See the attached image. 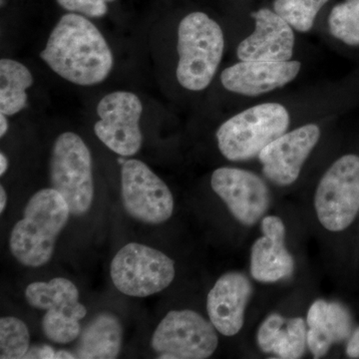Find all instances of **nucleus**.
Instances as JSON below:
<instances>
[{"instance_id":"obj_33","label":"nucleus","mask_w":359,"mask_h":359,"mask_svg":"<svg viewBox=\"0 0 359 359\" xmlns=\"http://www.w3.org/2000/svg\"><path fill=\"white\" fill-rule=\"evenodd\" d=\"M104 1H106V2H112V1H114V0H104Z\"/></svg>"},{"instance_id":"obj_26","label":"nucleus","mask_w":359,"mask_h":359,"mask_svg":"<svg viewBox=\"0 0 359 359\" xmlns=\"http://www.w3.org/2000/svg\"><path fill=\"white\" fill-rule=\"evenodd\" d=\"M285 320L280 314L273 313L262 323L257 332V344L264 353H271L275 344L276 332L285 325Z\"/></svg>"},{"instance_id":"obj_14","label":"nucleus","mask_w":359,"mask_h":359,"mask_svg":"<svg viewBox=\"0 0 359 359\" xmlns=\"http://www.w3.org/2000/svg\"><path fill=\"white\" fill-rule=\"evenodd\" d=\"M302 63L287 61H242L222 72L224 89L238 95L256 97L282 88L294 81Z\"/></svg>"},{"instance_id":"obj_22","label":"nucleus","mask_w":359,"mask_h":359,"mask_svg":"<svg viewBox=\"0 0 359 359\" xmlns=\"http://www.w3.org/2000/svg\"><path fill=\"white\" fill-rule=\"evenodd\" d=\"M328 0H275L273 11L297 32H309Z\"/></svg>"},{"instance_id":"obj_5","label":"nucleus","mask_w":359,"mask_h":359,"mask_svg":"<svg viewBox=\"0 0 359 359\" xmlns=\"http://www.w3.org/2000/svg\"><path fill=\"white\" fill-rule=\"evenodd\" d=\"M52 188L65 198L74 216L86 214L94 199L93 171L89 148L73 132L59 135L52 148Z\"/></svg>"},{"instance_id":"obj_6","label":"nucleus","mask_w":359,"mask_h":359,"mask_svg":"<svg viewBox=\"0 0 359 359\" xmlns=\"http://www.w3.org/2000/svg\"><path fill=\"white\" fill-rule=\"evenodd\" d=\"M175 264L164 252L148 245L130 243L111 263L112 282L122 294L147 297L167 289L175 278Z\"/></svg>"},{"instance_id":"obj_15","label":"nucleus","mask_w":359,"mask_h":359,"mask_svg":"<svg viewBox=\"0 0 359 359\" xmlns=\"http://www.w3.org/2000/svg\"><path fill=\"white\" fill-rule=\"evenodd\" d=\"M255 30L238 44L237 55L242 61L292 60L294 32L275 11L262 8L252 13Z\"/></svg>"},{"instance_id":"obj_25","label":"nucleus","mask_w":359,"mask_h":359,"mask_svg":"<svg viewBox=\"0 0 359 359\" xmlns=\"http://www.w3.org/2000/svg\"><path fill=\"white\" fill-rule=\"evenodd\" d=\"M57 2L69 13L88 18H100L108 13L107 2L104 0H57Z\"/></svg>"},{"instance_id":"obj_10","label":"nucleus","mask_w":359,"mask_h":359,"mask_svg":"<svg viewBox=\"0 0 359 359\" xmlns=\"http://www.w3.org/2000/svg\"><path fill=\"white\" fill-rule=\"evenodd\" d=\"M123 205L135 219L151 224L165 223L174 211V199L165 182L142 161L122 164Z\"/></svg>"},{"instance_id":"obj_31","label":"nucleus","mask_w":359,"mask_h":359,"mask_svg":"<svg viewBox=\"0 0 359 359\" xmlns=\"http://www.w3.org/2000/svg\"><path fill=\"white\" fill-rule=\"evenodd\" d=\"M7 203V195L4 186H0V212H4L6 210Z\"/></svg>"},{"instance_id":"obj_13","label":"nucleus","mask_w":359,"mask_h":359,"mask_svg":"<svg viewBox=\"0 0 359 359\" xmlns=\"http://www.w3.org/2000/svg\"><path fill=\"white\" fill-rule=\"evenodd\" d=\"M320 138V127L313 123L276 138L257 156L263 165L264 177L280 187L294 184Z\"/></svg>"},{"instance_id":"obj_18","label":"nucleus","mask_w":359,"mask_h":359,"mask_svg":"<svg viewBox=\"0 0 359 359\" xmlns=\"http://www.w3.org/2000/svg\"><path fill=\"white\" fill-rule=\"evenodd\" d=\"M306 325L309 351L314 358H320L328 353L332 344L351 337L353 320L342 304L318 299L309 309Z\"/></svg>"},{"instance_id":"obj_1","label":"nucleus","mask_w":359,"mask_h":359,"mask_svg":"<svg viewBox=\"0 0 359 359\" xmlns=\"http://www.w3.org/2000/svg\"><path fill=\"white\" fill-rule=\"evenodd\" d=\"M40 57L66 81L94 86L107 79L114 57L93 23L78 13H67L52 30Z\"/></svg>"},{"instance_id":"obj_12","label":"nucleus","mask_w":359,"mask_h":359,"mask_svg":"<svg viewBox=\"0 0 359 359\" xmlns=\"http://www.w3.org/2000/svg\"><path fill=\"white\" fill-rule=\"evenodd\" d=\"M214 192L233 216L245 226H254L269 207V190L263 179L248 170L222 167L212 175Z\"/></svg>"},{"instance_id":"obj_32","label":"nucleus","mask_w":359,"mask_h":359,"mask_svg":"<svg viewBox=\"0 0 359 359\" xmlns=\"http://www.w3.org/2000/svg\"><path fill=\"white\" fill-rule=\"evenodd\" d=\"M55 358H77L76 354H73L69 353V351H56Z\"/></svg>"},{"instance_id":"obj_3","label":"nucleus","mask_w":359,"mask_h":359,"mask_svg":"<svg viewBox=\"0 0 359 359\" xmlns=\"http://www.w3.org/2000/svg\"><path fill=\"white\" fill-rule=\"evenodd\" d=\"M179 60L176 76L180 85L199 92L211 84L223 58L224 32L208 14H188L178 27Z\"/></svg>"},{"instance_id":"obj_29","label":"nucleus","mask_w":359,"mask_h":359,"mask_svg":"<svg viewBox=\"0 0 359 359\" xmlns=\"http://www.w3.org/2000/svg\"><path fill=\"white\" fill-rule=\"evenodd\" d=\"M8 120L7 116L0 113V137H4V135L8 131Z\"/></svg>"},{"instance_id":"obj_20","label":"nucleus","mask_w":359,"mask_h":359,"mask_svg":"<svg viewBox=\"0 0 359 359\" xmlns=\"http://www.w3.org/2000/svg\"><path fill=\"white\" fill-rule=\"evenodd\" d=\"M33 76L22 63L13 59L0 60V113L13 116L27 107L26 90L32 87Z\"/></svg>"},{"instance_id":"obj_27","label":"nucleus","mask_w":359,"mask_h":359,"mask_svg":"<svg viewBox=\"0 0 359 359\" xmlns=\"http://www.w3.org/2000/svg\"><path fill=\"white\" fill-rule=\"evenodd\" d=\"M55 351H53L51 346H42L30 347L25 358H44L51 359L55 358Z\"/></svg>"},{"instance_id":"obj_23","label":"nucleus","mask_w":359,"mask_h":359,"mask_svg":"<svg viewBox=\"0 0 359 359\" xmlns=\"http://www.w3.org/2000/svg\"><path fill=\"white\" fill-rule=\"evenodd\" d=\"M308 346L306 323L302 318H287L276 335L271 354L278 358H301Z\"/></svg>"},{"instance_id":"obj_21","label":"nucleus","mask_w":359,"mask_h":359,"mask_svg":"<svg viewBox=\"0 0 359 359\" xmlns=\"http://www.w3.org/2000/svg\"><path fill=\"white\" fill-rule=\"evenodd\" d=\"M328 28L334 39L349 46L359 45V0H346L328 16Z\"/></svg>"},{"instance_id":"obj_28","label":"nucleus","mask_w":359,"mask_h":359,"mask_svg":"<svg viewBox=\"0 0 359 359\" xmlns=\"http://www.w3.org/2000/svg\"><path fill=\"white\" fill-rule=\"evenodd\" d=\"M346 354L349 358H359V327L349 337Z\"/></svg>"},{"instance_id":"obj_16","label":"nucleus","mask_w":359,"mask_h":359,"mask_svg":"<svg viewBox=\"0 0 359 359\" xmlns=\"http://www.w3.org/2000/svg\"><path fill=\"white\" fill-rule=\"evenodd\" d=\"M252 294V283L243 273L231 271L217 280L207 299L210 321L217 332L224 337H233L240 332Z\"/></svg>"},{"instance_id":"obj_4","label":"nucleus","mask_w":359,"mask_h":359,"mask_svg":"<svg viewBox=\"0 0 359 359\" xmlns=\"http://www.w3.org/2000/svg\"><path fill=\"white\" fill-rule=\"evenodd\" d=\"M289 111L280 103L259 104L224 121L217 131L219 150L226 159L242 162L257 157L289 129Z\"/></svg>"},{"instance_id":"obj_19","label":"nucleus","mask_w":359,"mask_h":359,"mask_svg":"<svg viewBox=\"0 0 359 359\" xmlns=\"http://www.w3.org/2000/svg\"><path fill=\"white\" fill-rule=\"evenodd\" d=\"M123 328L119 318L112 313L98 314L78 337L76 358L113 359L122 347Z\"/></svg>"},{"instance_id":"obj_30","label":"nucleus","mask_w":359,"mask_h":359,"mask_svg":"<svg viewBox=\"0 0 359 359\" xmlns=\"http://www.w3.org/2000/svg\"><path fill=\"white\" fill-rule=\"evenodd\" d=\"M8 159L4 153H0V175L4 176L6 173L7 169H8Z\"/></svg>"},{"instance_id":"obj_7","label":"nucleus","mask_w":359,"mask_h":359,"mask_svg":"<svg viewBox=\"0 0 359 359\" xmlns=\"http://www.w3.org/2000/svg\"><path fill=\"white\" fill-rule=\"evenodd\" d=\"M25 297L32 308L46 311L42 330L47 339L60 344L78 339L82 330L80 320L86 316L87 311L79 302V292L74 283L65 278L32 283L26 287Z\"/></svg>"},{"instance_id":"obj_11","label":"nucleus","mask_w":359,"mask_h":359,"mask_svg":"<svg viewBox=\"0 0 359 359\" xmlns=\"http://www.w3.org/2000/svg\"><path fill=\"white\" fill-rule=\"evenodd\" d=\"M143 105L136 94L115 91L101 99L97 106L99 121L94 132L106 147L121 157H130L141 149L140 120Z\"/></svg>"},{"instance_id":"obj_8","label":"nucleus","mask_w":359,"mask_h":359,"mask_svg":"<svg viewBox=\"0 0 359 359\" xmlns=\"http://www.w3.org/2000/svg\"><path fill=\"white\" fill-rule=\"evenodd\" d=\"M314 207L320 224L330 231L346 230L359 212V156H342L321 178Z\"/></svg>"},{"instance_id":"obj_24","label":"nucleus","mask_w":359,"mask_h":359,"mask_svg":"<svg viewBox=\"0 0 359 359\" xmlns=\"http://www.w3.org/2000/svg\"><path fill=\"white\" fill-rule=\"evenodd\" d=\"M29 332L22 320L13 316L0 320V358H25L29 351Z\"/></svg>"},{"instance_id":"obj_2","label":"nucleus","mask_w":359,"mask_h":359,"mask_svg":"<svg viewBox=\"0 0 359 359\" xmlns=\"http://www.w3.org/2000/svg\"><path fill=\"white\" fill-rule=\"evenodd\" d=\"M70 214L65 198L53 188L34 194L26 205L25 217L11 231V254L23 266L30 268L48 263Z\"/></svg>"},{"instance_id":"obj_9","label":"nucleus","mask_w":359,"mask_h":359,"mask_svg":"<svg viewBox=\"0 0 359 359\" xmlns=\"http://www.w3.org/2000/svg\"><path fill=\"white\" fill-rule=\"evenodd\" d=\"M216 330L196 311H172L156 328L152 347L161 359L209 358L218 347Z\"/></svg>"},{"instance_id":"obj_17","label":"nucleus","mask_w":359,"mask_h":359,"mask_svg":"<svg viewBox=\"0 0 359 359\" xmlns=\"http://www.w3.org/2000/svg\"><path fill=\"white\" fill-rule=\"evenodd\" d=\"M264 237L257 238L250 252V273L259 283H276L294 273V257L285 249V226L282 219L269 216L262 221Z\"/></svg>"}]
</instances>
